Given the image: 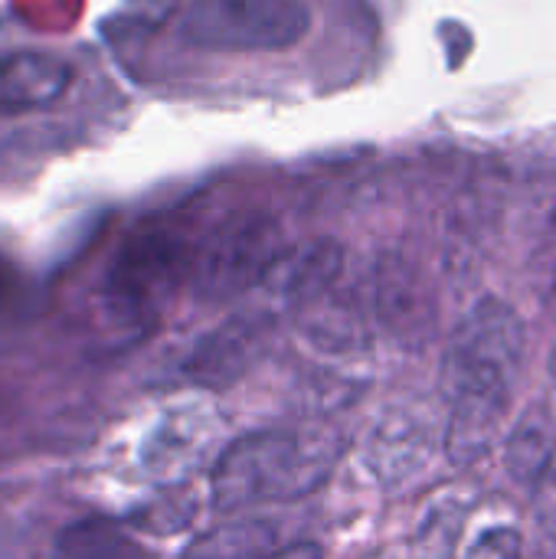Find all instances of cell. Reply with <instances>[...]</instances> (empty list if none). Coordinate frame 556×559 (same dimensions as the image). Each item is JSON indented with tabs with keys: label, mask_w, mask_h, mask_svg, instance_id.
I'll list each match as a JSON object with an SVG mask.
<instances>
[{
	"label": "cell",
	"mask_w": 556,
	"mask_h": 559,
	"mask_svg": "<svg viewBox=\"0 0 556 559\" xmlns=\"http://www.w3.org/2000/svg\"><path fill=\"white\" fill-rule=\"evenodd\" d=\"M524 324L498 298H482L449 337L442 360V393L449 406L446 455L465 468L488 455L508 416L521 367Z\"/></svg>",
	"instance_id": "obj_1"
},
{
	"label": "cell",
	"mask_w": 556,
	"mask_h": 559,
	"mask_svg": "<svg viewBox=\"0 0 556 559\" xmlns=\"http://www.w3.org/2000/svg\"><path fill=\"white\" fill-rule=\"evenodd\" d=\"M344 442L328 429H265L236 439L216 462L210 501L220 514L252 504H285L318 491Z\"/></svg>",
	"instance_id": "obj_2"
},
{
	"label": "cell",
	"mask_w": 556,
	"mask_h": 559,
	"mask_svg": "<svg viewBox=\"0 0 556 559\" xmlns=\"http://www.w3.org/2000/svg\"><path fill=\"white\" fill-rule=\"evenodd\" d=\"M311 29L305 0H193L180 36L200 49H288Z\"/></svg>",
	"instance_id": "obj_3"
},
{
	"label": "cell",
	"mask_w": 556,
	"mask_h": 559,
	"mask_svg": "<svg viewBox=\"0 0 556 559\" xmlns=\"http://www.w3.org/2000/svg\"><path fill=\"white\" fill-rule=\"evenodd\" d=\"M279 223L265 213L226 219L193 255V288L206 301H226L265 282L282 259Z\"/></svg>",
	"instance_id": "obj_4"
},
{
	"label": "cell",
	"mask_w": 556,
	"mask_h": 559,
	"mask_svg": "<svg viewBox=\"0 0 556 559\" xmlns=\"http://www.w3.org/2000/svg\"><path fill=\"white\" fill-rule=\"evenodd\" d=\"M193 255L174 229H144L125 242L111 272L108 298L128 321H147L157 301L187 275Z\"/></svg>",
	"instance_id": "obj_5"
},
{
	"label": "cell",
	"mask_w": 556,
	"mask_h": 559,
	"mask_svg": "<svg viewBox=\"0 0 556 559\" xmlns=\"http://www.w3.org/2000/svg\"><path fill=\"white\" fill-rule=\"evenodd\" d=\"M436 445L433 409L419 400L393 403L374 426L367 442V465L383 485H403L426 468Z\"/></svg>",
	"instance_id": "obj_6"
},
{
	"label": "cell",
	"mask_w": 556,
	"mask_h": 559,
	"mask_svg": "<svg viewBox=\"0 0 556 559\" xmlns=\"http://www.w3.org/2000/svg\"><path fill=\"white\" fill-rule=\"evenodd\" d=\"M265 347V328L256 318H233L210 331L190 354L187 373L206 390H226L259 360Z\"/></svg>",
	"instance_id": "obj_7"
},
{
	"label": "cell",
	"mask_w": 556,
	"mask_h": 559,
	"mask_svg": "<svg viewBox=\"0 0 556 559\" xmlns=\"http://www.w3.org/2000/svg\"><path fill=\"white\" fill-rule=\"evenodd\" d=\"M341 269H344V249L334 239H311L292 252H282V259L275 262L265 282H272L275 292L285 298V305L301 314L331 295Z\"/></svg>",
	"instance_id": "obj_8"
},
{
	"label": "cell",
	"mask_w": 556,
	"mask_h": 559,
	"mask_svg": "<svg viewBox=\"0 0 556 559\" xmlns=\"http://www.w3.org/2000/svg\"><path fill=\"white\" fill-rule=\"evenodd\" d=\"M377 314L387 331L406 344H419L433 331V301L419 285V275L397 255L377 269Z\"/></svg>",
	"instance_id": "obj_9"
},
{
	"label": "cell",
	"mask_w": 556,
	"mask_h": 559,
	"mask_svg": "<svg viewBox=\"0 0 556 559\" xmlns=\"http://www.w3.org/2000/svg\"><path fill=\"white\" fill-rule=\"evenodd\" d=\"M56 559H151V554L115 521L85 518L69 524L52 547Z\"/></svg>",
	"instance_id": "obj_10"
},
{
	"label": "cell",
	"mask_w": 556,
	"mask_h": 559,
	"mask_svg": "<svg viewBox=\"0 0 556 559\" xmlns=\"http://www.w3.org/2000/svg\"><path fill=\"white\" fill-rule=\"evenodd\" d=\"M554 419L544 409H531L511 432L508 445H505V465L508 475L524 485L534 488L537 478L551 468L556 459V432Z\"/></svg>",
	"instance_id": "obj_11"
},
{
	"label": "cell",
	"mask_w": 556,
	"mask_h": 559,
	"mask_svg": "<svg viewBox=\"0 0 556 559\" xmlns=\"http://www.w3.org/2000/svg\"><path fill=\"white\" fill-rule=\"evenodd\" d=\"M275 554V527L265 521H229L190 540L180 559H269Z\"/></svg>",
	"instance_id": "obj_12"
},
{
	"label": "cell",
	"mask_w": 556,
	"mask_h": 559,
	"mask_svg": "<svg viewBox=\"0 0 556 559\" xmlns=\"http://www.w3.org/2000/svg\"><path fill=\"white\" fill-rule=\"evenodd\" d=\"M465 559H521V534L514 527L485 531Z\"/></svg>",
	"instance_id": "obj_13"
},
{
	"label": "cell",
	"mask_w": 556,
	"mask_h": 559,
	"mask_svg": "<svg viewBox=\"0 0 556 559\" xmlns=\"http://www.w3.org/2000/svg\"><path fill=\"white\" fill-rule=\"evenodd\" d=\"M531 495H534L537 524L547 534V540L556 547V459L551 462V468L537 478V485L531 488Z\"/></svg>",
	"instance_id": "obj_14"
},
{
	"label": "cell",
	"mask_w": 556,
	"mask_h": 559,
	"mask_svg": "<svg viewBox=\"0 0 556 559\" xmlns=\"http://www.w3.org/2000/svg\"><path fill=\"white\" fill-rule=\"evenodd\" d=\"M269 559H321V550L315 544H295V547L275 550Z\"/></svg>",
	"instance_id": "obj_15"
},
{
	"label": "cell",
	"mask_w": 556,
	"mask_h": 559,
	"mask_svg": "<svg viewBox=\"0 0 556 559\" xmlns=\"http://www.w3.org/2000/svg\"><path fill=\"white\" fill-rule=\"evenodd\" d=\"M551 373H554V383H556V344H554V350H551Z\"/></svg>",
	"instance_id": "obj_16"
}]
</instances>
